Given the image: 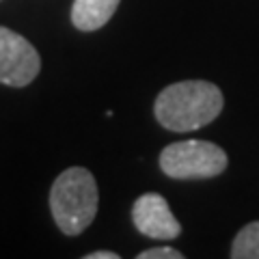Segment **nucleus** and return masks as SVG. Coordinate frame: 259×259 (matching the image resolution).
I'll use <instances>...</instances> for the list:
<instances>
[{
	"instance_id": "obj_1",
	"label": "nucleus",
	"mask_w": 259,
	"mask_h": 259,
	"mask_svg": "<svg viewBox=\"0 0 259 259\" xmlns=\"http://www.w3.org/2000/svg\"><path fill=\"white\" fill-rule=\"evenodd\" d=\"M225 97L214 82L184 80L162 89L153 104V115L171 132H190L205 127L223 112Z\"/></svg>"
},
{
	"instance_id": "obj_2",
	"label": "nucleus",
	"mask_w": 259,
	"mask_h": 259,
	"mask_svg": "<svg viewBox=\"0 0 259 259\" xmlns=\"http://www.w3.org/2000/svg\"><path fill=\"white\" fill-rule=\"evenodd\" d=\"M100 192L97 182L82 166H71L63 171L50 190V209L56 227L65 236L82 233L97 216Z\"/></svg>"
},
{
	"instance_id": "obj_3",
	"label": "nucleus",
	"mask_w": 259,
	"mask_h": 259,
	"mask_svg": "<svg viewBox=\"0 0 259 259\" xmlns=\"http://www.w3.org/2000/svg\"><path fill=\"white\" fill-rule=\"evenodd\" d=\"M160 168L171 180H209L227 168V153L209 141H180L162 149Z\"/></svg>"
},
{
	"instance_id": "obj_4",
	"label": "nucleus",
	"mask_w": 259,
	"mask_h": 259,
	"mask_svg": "<svg viewBox=\"0 0 259 259\" xmlns=\"http://www.w3.org/2000/svg\"><path fill=\"white\" fill-rule=\"evenodd\" d=\"M41 69L39 52L28 39L0 26V84L26 87Z\"/></svg>"
},
{
	"instance_id": "obj_5",
	"label": "nucleus",
	"mask_w": 259,
	"mask_h": 259,
	"mask_svg": "<svg viewBox=\"0 0 259 259\" xmlns=\"http://www.w3.org/2000/svg\"><path fill=\"white\" fill-rule=\"evenodd\" d=\"M132 223L143 236L153 240H175L182 233L166 199L158 192H147L139 197L132 205Z\"/></svg>"
},
{
	"instance_id": "obj_6",
	"label": "nucleus",
	"mask_w": 259,
	"mask_h": 259,
	"mask_svg": "<svg viewBox=\"0 0 259 259\" xmlns=\"http://www.w3.org/2000/svg\"><path fill=\"white\" fill-rule=\"evenodd\" d=\"M121 0H74L71 7V22L78 30L91 32L106 26L115 15Z\"/></svg>"
},
{
	"instance_id": "obj_7",
	"label": "nucleus",
	"mask_w": 259,
	"mask_h": 259,
	"mask_svg": "<svg viewBox=\"0 0 259 259\" xmlns=\"http://www.w3.org/2000/svg\"><path fill=\"white\" fill-rule=\"evenodd\" d=\"M233 259H259V221L248 223L244 229H240L231 244Z\"/></svg>"
},
{
	"instance_id": "obj_8",
	"label": "nucleus",
	"mask_w": 259,
	"mask_h": 259,
	"mask_svg": "<svg viewBox=\"0 0 259 259\" xmlns=\"http://www.w3.org/2000/svg\"><path fill=\"white\" fill-rule=\"evenodd\" d=\"M139 259H184V253L171 246H160V248L143 250V253H139Z\"/></svg>"
},
{
	"instance_id": "obj_9",
	"label": "nucleus",
	"mask_w": 259,
	"mask_h": 259,
	"mask_svg": "<svg viewBox=\"0 0 259 259\" xmlns=\"http://www.w3.org/2000/svg\"><path fill=\"white\" fill-rule=\"evenodd\" d=\"M87 259H119V253H112V250H95V253H89Z\"/></svg>"
}]
</instances>
